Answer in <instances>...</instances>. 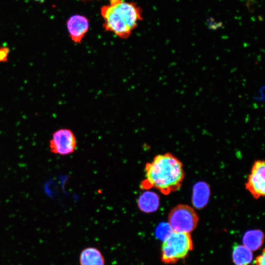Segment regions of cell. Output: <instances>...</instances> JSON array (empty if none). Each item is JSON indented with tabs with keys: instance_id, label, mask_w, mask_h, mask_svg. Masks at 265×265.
Instances as JSON below:
<instances>
[{
	"instance_id": "ac0fdd59",
	"label": "cell",
	"mask_w": 265,
	"mask_h": 265,
	"mask_svg": "<svg viewBox=\"0 0 265 265\" xmlns=\"http://www.w3.org/2000/svg\"><path fill=\"white\" fill-rule=\"evenodd\" d=\"M37 1H40V2H43L44 1V0H36Z\"/></svg>"
},
{
	"instance_id": "8992f818",
	"label": "cell",
	"mask_w": 265,
	"mask_h": 265,
	"mask_svg": "<svg viewBox=\"0 0 265 265\" xmlns=\"http://www.w3.org/2000/svg\"><path fill=\"white\" fill-rule=\"evenodd\" d=\"M245 188L255 199L265 194V163L264 160L255 161L249 174Z\"/></svg>"
},
{
	"instance_id": "3957f363",
	"label": "cell",
	"mask_w": 265,
	"mask_h": 265,
	"mask_svg": "<svg viewBox=\"0 0 265 265\" xmlns=\"http://www.w3.org/2000/svg\"><path fill=\"white\" fill-rule=\"evenodd\" d=\"M192 249L193 242L189 234L173 232L162 243L161 261L165 264H175L185 258Z\"/></svg>"
},
{
	"instance_id": "277c9868",
	"label": "cell",
	"mask_w": 265,
	"mask_h": 265,
	"mask_svg": "<svg viewBox=\"0 0 265 265\" xmlns=\"http://www.w3.org/2000/svg\"><path fill=\"white\" fill-rule=\"evenodd\" d=\"M198 216L194 209L186 204L173 207L168 216V223L173 232L189 234L197 227Z\"/></svg>"
},
{
	"instance_id": "7c38bea8",
	"label": "cell",
	"mask_w": 265,
	"mask_h": 265,
	"mask_svg": "<svg viewBox=\"0 0 265 265\" xmlns=\"http://www.w3.org/2000/svg\"><path fill=\"white\" fill-rule=\"evenodd\" d=\"M232 258L236 265H249L252 261L253 254L244 245H238L234 248Z\"/></svg>"
},
{
	"instance_id": "5bb4252c",
	"label": "cell",
	"mask_w": 265,
	"mask_h": 265,
	"mask_svg": "<svg viewBox=\"0 0 265 265\" xmlns=\"http://www.w3.org/2000/svg\"><path fill=\"white\" fill-rule=\"evenodd\" d=\"M10 49L7 46L0 47V63L8 61Z\"/></svg>"
},
{
	"instance_id": "7a4b0ae2",
	"label": "cell",
	"mask_w": 265,
	"mask_h": 265,
	"mask_svg": "<svg viewBox=\"0 0 265 265\" xmlns=\"http://www.w3.org/2000/svg\"><path fill=\"white\" fill-rule=\"evenodd\" d=\"M109 3L101 8L106 30L126 39L142 20L140 8L133 2L109 0Z\"/></svg>"
},
{
	"instance_id": "52a82bcc",
	"label": "cell",
	"mask_w": 265,
	"mask_h": 265,
	"mask_svg": "<svg viewBox=\"0 0 265 265\" xmlns=\"http://www.w3.org/2000/svg\"><path fill=\"white\" fill-rule=\"evenodd\" d=\"M66 25L71 40L80 44L89 30V21L84 16L74 15L68 19Z\"/></svg>"
},
{
	"instance_id": "5b68a950",
	"label": "cell",
	"mask_w": 265,
	"mask_h": 265,
	"mask_svg": "<svg viewBox=\"0 0 265 265\" xmlns=\"http://www.w3.org/2000/svg\"><path fill=\"white\" fill-rule=\"evenodd\" d=\"M77 140L74 132L63 128L55 131L50 140V152L55 155L66 156L73 153L76 148Z\"/></svg>"
},
{
	"instance_id": "d6986e66",
	"label": "cell",
	"mask_w": 265,
	"mask_h": 265,
	"mask_svg": "<svg viewBox=\"0 0 265 265\" xmlns=\"http://www.w3.org/2000/svg\"></svg>"
},
{
	"instance_id": "6da1fadb",
	"label": "cell",
	"mask_w": 265,
	"mask_h": 265,
	"mask_svg": "<svg viewBox=\"0 0 265 265\" xmlns=\"http://www.w3.org/2000/svg\"><path fill=\"white\" fill-rule=\"evenodd\" d=\"M145 179L140 185L142 189L152 188L168 195L180 189L185 173L182 162L170 153L156 156L145 166Z\"/></svg>"
},
{
	"instance_id": "30bf717a",
	"label": "cell",
	"mask_w": 265,
	"mask_h": 265,
	"mask_svg": "<svg viewBox=\"0 0 265 265\" xmlns=\"http://www.w3.org/2000/svg\"><path fill=\"white\" fill-rule=\"evenodd\" d=\"M80 265H105L104 257L97 248L89 247L83 249L80 256Z\"/></svg>"
},
{
	"instance_id": "9c48e42d",
	"label": "cell",
	"mask_w": 265,
	"mask_h": 265,
	"mask_svg": "<svg viewBox=\"0 0 265 265\" xmlns=\"http://www.w3.org/2000/svg\"><path fill=\"white\" fill-rule=\"evenodd\" d=\"M210 196V188L209 185L204 182H198L193 188L192 203L197 209L205 207L208 203Z\"/></svg>"
},
{
	"instance_id": "e0dca14e",
	"label": "cell",
	"mask_w": 265,
	"mask_h": 265,
	"mask_svg": "<svg viewBox=\"0 0 265 265\" xmlns=\"http://www.w3.org/2000/svg\"><path fill=\"white\" fill-rule=\"evenodd\" d=\"M264 89L265 86L264 85L261 86L259 90L260 95L258 96H253V98L257 101H263L265 99L264 94Z\"/></svg>"
},
{
	"instance_id": "ba28073f",
	"label": "cell",
	"mask_w": 265,
	"mask_h": 265,
	"mask_svg": "<svg viewBox=\"0 0 265 265\" xmlns=\"http://www.w3.org/2000/svg\"><path fill=\"white\" fill-rule=\"evenodd\" d=\"M139 210L146 213L157 211L159 207V197L156 193L146 190L138 197L137 201Z\"/></svg>"
},
{
	"instance_id": "2e32d148",
	"label": "cell",
	"mask_w": 265,
	"mask_h": 265,
	"mask_svg": "<svg viewBox=\"0 0 265 265\" xmlns=\"http://www.w3.org/2000/svg\"><path fill=\"white\" fill-rule=\"evenodd\" d=\"M265 249H264L262 253L258 256L255 260V264L256 265H265Z\"/></svg>"
},
{
	"instance_id": "9a60e30c",
	"label": "cell",
	"mask_w": 265,
	"mask_h": 265,
	"mask_svg": "<svg viewBox=\"0 0 265 265\" xmlns=\"http://www.w3.org/2000/svg\"><path fill=\"white\" fill-rule=\"evenodd\" d=\"M207 21L209 28L210 29L216 30L222 26L221 22H216L212 18L209 19Z\"/></svg>"
},
{
	"instance_id": "8fae6325",
	"label": "cell",
	"mask_w": 265,
	"mask_h": 265,
	"mask_svg": "<svg viewBox=\"0 0 265 265\" xmlns=\"http://www.w3.org/2000/svg\"><path fill=\"white\" fill-rule=\"evenodd\" d=\"M264 240V234L260 230H251L247 231L243 237V245L252 251L259 249Z\"/></svg>"
},
{
	"instance_id": "4fadbf2b",
	"label": "cell",
	"mask_w": 265,
	"mask_h": 265,
	"mask_svg": "<svg viewBox=\"0 0 265 265\" xmlns=\"http://www.w3.org/2000/svg\"><path fill=\"white\" fill-rule=\"evenodd\" d=\"M173 230L167 223H161L156 230V237L164 241L173 232Z\"/></svg>"
}]
</instances>
